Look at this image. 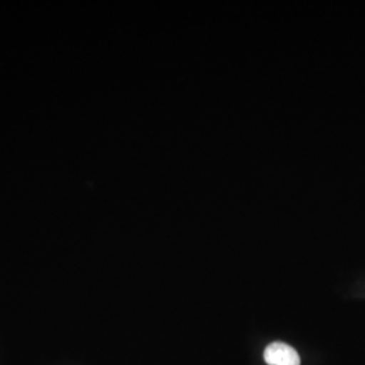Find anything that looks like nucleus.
<instances>
[{"mask_svg": "<svg viewBox=\"0 0 365 365\" xmlns=\"http://www.w3.org/2000/svg\"><path fill=\"white\" fill-rule=\"evenodd\" d=\"M264 360L268 365H300L298 352L284 342H272L265 348Z\"/></svg>", "mask_w": 365, "mask_h": 365, "instance_id": "f257e3e1", "label": "nucleus"}]
</instances>
